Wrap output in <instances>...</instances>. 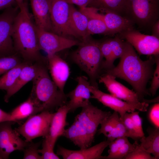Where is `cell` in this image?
Masks as SVG:
<instances>
[{
  "label": "cell",
  "mask_w": 159,
  "mask_h": 159,
  "mask_svg": "<svg viewBox=\"0 0 159 159\" xmlns=\"http://www.w3.org/2000/svg\"><path fill=\"white\" fill-rule=\"evenodd\" d=\"M99 43L90 38L81 42L71 56L73 62L88 75L91 85L97 87V80L102 70L104 61Z\"/></svg>",
  "instance_id": "cell-4"
},
{
  "label": "cell",
  "mask_w": 159,
  "mask_h": 159,
  "mask_svg": "<svg viewBox=\"0 0 159 159\" xmlns=\"http://www.w3.org/2000/svg\"><path fill=\"white\" fill-rule=\"evenodd\" d=\"M79 10L88 19L87 32L89 36L94 34L110 35L103 19L102 14L98 12V9L87 6L80 8Z\"/></svg>",
  "instance_id": "cell-20"
},
{
  "label": "cell",
  "mask_w": 159,
  "mask_h": 159,
  "mask_svg": "<svg viewBox=\"0 0 159 159\" xmlns=\"http://www.w3.org/2000/svg\"><path fill=\"white\" fill-rule=\"evenodd\" d=\"M39 153L41 154L42 159H59L58 156L54 152V148L50 146L47 143L43 141L42 148L39 149Z\"/></svg>",
  "instance_id": "cell-42"
},
{
  "label": "cell",
  "mask_w": 159,
  "mask_h": 159,
  "mask_svg": "<svg viewBox=\"0 0 159 159\" xmlns=\"http://www.w3.org/2000/svg\"><path fill=\"white\" fill-rule=\"evenodd\" d=\"M148 135L139 140L140 145L149 153L155 159L159 158V129L149 127L147 129Z\"/></svg>",
  "instance_id": "cell-25"
},
{
  "label": "cell",
  "mask_w": 159,
  "mask_h": 159,
  "mask_svg": "<svg viewBox=\"0 0 159 159\" xmlns=\"http://www.w3.org/2000/svg\"><path fill=\"white\" fill-rule=\"evenodd\" d=\"M125 16L140 28L151 29L159 18V0H127Z\"/></svg>",
  "instance_id": "cell-5"
},
{
  "label": "cell",
  "mask_w": 159,
  "mask_h": 159,
  "mask_svg": "<svg viewBox=\"0 0 159 159\" xmlns=\"http://www.w3.org/2000/svg\"><path fill=\"white\" fill-rule=\"evenodd\" d=\"M54 113L43 111L32 115L15 131L22 136L27 142L40 137H45L48 134Z\"/></svg>",
  "instance_id": "cell-7"
},
{
  "label": "cell",
  "mask_w": 159,
  "mask_h": 159,
  "mask_svg": "<svg viewBox=\"0 0 159 159\" xmlns=\"http://www.w3.org/2000/svg\"><path fill=\"white\" fill-rule=\"evenodd\" d=\"M18 6L5 9L0 14V56L16 53L12 38L14 21L19 12Z\"/></svg>",
  "instance_id": "cell-10"
},
{
  "label": "cell",
  "mask_w": 159,
  "mask_h": 159,
  "mask_svg": "<svg viewBox=\"0 0 159 159\" xmlns=\"http://www.w3.org/2000/svg\"><path fill=\"white\" fill-rule=\"evenodd\" d=\"M76 80L77 82L76 87L67 94L69 99L66 104L69 112H73L77 109L83 107L90 103L91 95L89 86L91 84L88 78L84 76H80Z\"/></svg>",
  "instance_id": "cell-14"
},
{
  "label": "cell",
  "mask_w": 159,
  "mask_h": 159,
  "mask_svg": "<svg viewBox=\"0 0 159 159\" xmlns=\"http://www.w3.org/2000/svg\"><path fill=\"white\" fill-rule=\"evenodd\" d=\"M34 24L37 27L52 32L49 5L48 0H29Z\"/></svg>",
  "instance_id": "cell-19"
},
{
  "label": "cell",
  "mask_w": 159,
  "mask_h": 159,
  "mask_svg": "<svg viewBox=\"0 0 159 159\" xmlns=\"http://www.w3.org/2000/svg\"><path fill=\"white\" fill-rule=\"evenodd\" d=\"M89 88L91 94V98L97 100L104 106L117 112L120 119L127 112L130 113L136 110L146 112L149 104L144 102L132 104L123 101L111 94L105 93L100 90L98 87L90 85Z\"/></svg>",
  "instance_id": "cell-8"
},
{
  "label": "cell",
  "mask_w": 159,
  "mask_h": 159,
  "mask_svg": "<svg viewBox=\"0 0 159 159\" xmlns=\"http://www.w3.org/2000/svg\"><path fill=\"white\" fill-rule=\"evenodd\" d=\"M40 144V142L34 143L32 141L29 142L23 150L24 153L23 159H42L38 152Z\"/></svg>",
  "instance_id": "cell-34"
},
{
  "label": "cell",
  "mask_w": 159,
  "mask_h": 159,
  "mask_svg": "<svg viewBox=\"0 0 159 159\" xmlns=\"http://www.w3.org/2000/svg\"><path fill=\"white\" fill-rule=\"evenodd\" d=\"M15 18L12 38L14 50L23 60L31 63L45 61L40 52L36 26L24 1Z\"/></svg>",
  "instance_id": "cell-2"
},
{
  "label": "cell",
  "mask_w": 159,
  "mask_h": 159,
  "mask_svg": "<svg viewBox=\"0 0 159 159\" xmlns=\"http://www.w3.org/2000/svg\"><path fill=\"white\" fill-rule=\"evenodd\" d=\"M11 121L0 123V156L2 159L9 158L10 154L17 150L23 151L29 142L22 140L13 130Z\"/></svg>",
  "instance_id": "cell-12"
},
{
  "label": "cell",
  "mask_w": 159,
  "mask_h": 159,
  "mask_svg": "<svg viewBox=\"0 0 159 159\" xmlns=\"http://www.w3.org/2000/svg\"><path fill=\"white\" fill-rule=\"evenodd\" d=\"M154 63V56H150L147 60H142L133 47L125 41L124 51L119 63L105 72L128 83L142 102L144 96L149 94L146 85L153 75Z\"/></svg>",
  "instance_id": "cell-1"
},
{
  "label": "cell",
  "mask_w": 159,
  "mask_h": 159,
  "mask_svg": "<svg viewBox=\"0 0 159 159\" xmlns=\"http://www.w3.org/2000/svg\"><path fill=\"white\" fill-rule=\"evenodd\" d=\"M156 67L153 74V78L148 92L153 96L155 95L159 87V54L153 55Z\"/></svg>",
  "instance_id": "cell-36"
},
{
  "label": "cell",
  "mask_w": 159,
  "mask_h": 159,
  "mask_svg": "<svg viewBox=\"0 0 159 159\" xmlns=\"http://www.w3.org/2000/svg\"><path fill=\"white\" fill-rule=\"evenodd\" d=\"M110 142L107 140L93 146L78 150H69L58 146L57 154L61 156L64 159H102L103 156L102 154L105 149L108 146Z\"/></svg>",
  "instance_id": "cell-17"
},
{
  "label": "cell",
  "mask_w": 159,
  "mask_h": 159,
  "mask_svg": "<svg viewBox=\"0 0 159 159\" xmlns=\"http://www.w3.org/2000/svg\"><path fill=\"white\" fill-rule=\"evenodd\" d=\"M112 113L103 111L90 102L82 107L81 112L75 117L85 129L90 138L94 140L99 125Z\"/></svg>",
  "instance_id": "cell-13"
},
{
  "label": "cell",
  "mask_w": 159,
  "mask_h": 159,
  "mask_svg": "<svg viewBox=\"0 0 159 159\" xmlns=\"http://www.w3.org/2000/svg\"><path fill=\"white\" fill-rule=\"evenodd\" d=\"M102 14L103 19L110 35L119 34L134 29V24L129 19L113 11H106Z\"/></svg>",
  "instance_id": "cell-21"
},
{
  "label": "cell",
  "mask_w": 159,
  "mask_h": 159,
  "mask_svg": "<svg viewBox=\"0 0 159 159\" xmlns=\"http://www.w3.org/2000/svg\"><path fill=\"white\" fill-rule=\"evenodd\" d=\"M138 144L137 141L132 144L128 140L120 148L111 159H123L126 155L133 150Z\"/></svg>",
  "instance_id": "cell-38"
},
{
  "label": "cell",
  "mask_w": 159,
  "mask_h": 159,
  "mask_svg": "<svg viewBox=\"0 0 159 159\" xmlns=\"http://www.w3.org/2000/svg\"><path fill=\"white\" fill-rule=\"evenodd\" d=\"M39 113L29 97L25 101L16 107L10 113L12 122H18Z\"/></svg>",
  "instance_id": "cell-27"
},
{
  "label": "cell",
  "mask_w": 159,
  "mask_h": 159,
  "mask_svg": "<svg viewBox=\"0 0 159 159\" xmlns=\"http://www.w3.org/2000/svg\"><path fill=\"white\" fill-rule=\"evenodd\" d=\"M62 136L70 140L80 149L89 147L94 141L79 121L75 119L72 125L65 129Z\"/></svg>",
  "instance_id": "cell-24"
},
{
  "label": "cell",
  "mask_w": 159,
  "mask_h": 159,
  "mask_svg": "<svg viewBox=\"0 0 159 159\" xmlns=\"http://www.w3.org/2000/svg\"><path fill=\"white\" fill-rule=\"evenodd\" d=\"M130 44L140 55L153 56L159 54V38L145 34L134 29L117 34Z\"/></svg>",
  "instance_id": "cell-9"
},
{
  "label": "cell",
  "mask_w": 159,
  "mask_h": 159,
  "mask_svg": "<svg viewBox=\"0 0 159 159\" xmlns=\"http://www.w3.org/2000/svg\"><path fill=\"white\" fill-rule=\"evenodd\" d=\"M111 46L112 59L114 62L115 60L120 58L124 51L125 41L120 38L118 34L113 38H109Z\"/></svg>",
  "instance_id": "cell-32"
},
{
  "label": "cell",
  "mask_w": 159,
  "mask_h": 159,
  "mask_svg": "<svg viewBox=\"0 0 159 159\" xmlns=\"http://www.w3.org/2000/svg\"><path fill=\"white\" fill-rule=\"evenodd\" d=\"M132 119L136 133L140 139L145 136L142 127V120L139 112L136 111L130 113Z\"/></svg>",
  "instance_id": "cell-39"
},
{
  "label": "cell",
  "mask_w": 159,
  "mask_h": 159,
  "mask_svg": "<svg viewBox=\"0 0 159 159\" xmlns=\"http://www.w3.org/2000/svg\"><path fill=\"white\" fill-rule=\"evenodd\" d=\"M69 4H75L80 8L88 6L92 0H65Z\"/></svg>",
  "instance_id": "cell-43"
},
{
  "label": "cell",
  "mask_w": 159,
  "mask_h": 159,
  "mask_svg": "<svg viewBox=\"0 0 159 159\" xmlns=\"http://www.w3.org/2000/svg\"><path fill=\"white\" fill-rule=\"evenodd\" d=\"M28 62L24 60L3 74L0 77V90H5L6 92L8 91L14 84L23 68Z\"/></svg>",
  "instance_id": "cell-28"
},
{
  "label": "cell",
  "mask_w": 159,
  "mask_h": 159,
  "mask_svg": "<svg viewBox=\"0 0 159 159\" xmlns=\"http://www.w3.org/2000/svg\"><path fill=\"white\" fill-rule=\"evenodd\" d=\"M47 65L51 78L61 91L64 92L70 69L67 62L56 54H48Z\"/></svg>",
  "instance_id": "cell-16"
},
{
  "label": "cell",
  "mask_w": 159,
  "mask_h": 159,
  "mask_svg": "<svg viewBox=\"0 0 159 159\" xmlns=\"http://www.w3.org/2000/svg\"><path fill=\"white\" fill-rule=\"evenodd\" d=\"M39 62H28L23 68L14 84L7 92L4 97L7 102L10 98L25 85L33 79L37 72Z\"/></svg>",
  "instance_id": "cell-23"
},
{
  "label": "cell",
  "mask_w": 159,
  "mask_h": 159,
  "mask_svg": "<svg viewBox=\"0 0 159 159\" xmlns=\"http://www.w3.org/2000/svg\"><path fill=\"white\" fill-rule=\"evenodd\" d=\"M127 129L130 138L135 140H139L135 131L132 119L130 113H126L121 119Z\"/></svg>",
  "instance_id": "cell-41"
},
{
  "label": "cell",
  "mask_w": 159,
  "mask_h": 159,
  "mask_svg": "<svg viewBox=\"0 0 159 159\" xmlns=\"http://www.w3.org/2000/svg\"><path fill=\"white\" fill-rule=\"evenodd\" d=\"M36 28L39 49L47 54H56L73 46H78L81 42L42 30L36 26Z\"/></svg>",
  "instance_id": "cell-11"
},
{
  "label": "cell",
  "mask_w": 159,
  "mask_h": 159,
  "mask_svg": "<svg viewBox=\"0 0 159 159\" xmlns=\"http://www.w3.org/2000/svg\"><path fill=\"white\" fill-rule=\"evenodd\" d=\"M23 61L16 53L9 55L0 56V75L17 66Z\"/></svg>",
  "instance_id": "cell-29"
},
{
  "label": "cell",
  "mask_w": 159,
  "mask_h": 159,
  "mask_svg": "<svg viewBox=\"0 0 159 159\" xmlns=\"http://www.w3.org/2000/svg\"><path fill=\"white\" fill-rule=\"evenodd\" d=\"M130 138V135L120 117L117 120L115 127L106 137L110 142L120 137Z\"/></svg>",
  "instance_id": "cell-31"
},
{
  "label": "cell",
  "mask_w": 159,
  "mask_h": 159,
  "mask_svg": "<svg viewBox=\"0 0 159 159\" xmlns=\"http://www.w3.org/2000/svg\"><path fill=\"white\" fill-rule=\"evenodd\" d=\"M6 121L12 122L10 114L0 108V123Z\"/></svg>",
  "instance_id": "cell-45"
},
{
  "label": "cell",
  "mask_w": 159,
  "mask_h": 159,
  "mask_svg": "<svg viewBox=\"0 0 159 159\" xmlns=\"http://www.w3.org/2000/svg\"><path fill=\"white\" fill-rule=\"evenodd\" d=\"M127 0H92L88 6L104 12L109 11L124 16Z\"/></svg>",
  "instance_id": "cell-26"
},
{
  "label": "cell",
  "mask_w": 159,
  "mask_h": 159,
  "mask_svg": "<svg viewBox=\"0 0 159 159\" xmlns=\"http://www.w3.org/2000/svg\"><path fill=\"white\" fill-rule=\"evenodd\" d=\"M116 77L107 73L100 75V83H103L110 94L128 102L136 104L142 102L137 93L117 81Z\"/></svg>",
  "instance_id": "cell-15"
},
{
  "label": "cell",
  "mask_w": 159,
  "mask_h": 159,
  "mask_svg": "<svg viewBox=\"0 0 159 159\" xmlns=\"http://www.w3.org/2000/svg\"><path fill=\"white\" fill-rule=\"evenodd\" d=\"M29 97L38 112H52L67 103V94L60 90L49 74L47 60L39 64L37 74Z\"/></svg>",
  "instance_id": "cell-3"
},
{
  "label": "cell",
  "mask_w": 159,
  "mask_h": 159,
  "mask_svg": "<svg viewBox=\"0 0 159 159\" xmlns=\"http://www.w3.org/2000/svg\"><path fill=\"white\" fill-rule=\"evenodd\" d=\"M48 1L49 5L52 32L71 39H79L69 25V4L65 0Z\"/></svg>",
  "instance_id": "cell-6"
},
{
  "label": "cell",
  "mask_w": 159,
  "mask_h": 159,
  "mask_svg": "<svg viewBox=\"0 0 159 159\" xmlns=\"http://www.w3.org/2000/svg\"><path fill=\"white\" fill-rule=\"evenodd\" d=\"M127 137H122L117 138L110 142L108 145V155L102 156V159H111L118 152L120 148L128 140Z\"/></svg>",
  "instance_id": "cell-35"
},
{
  "label": "cell",
  "mask_w": 159,
  "mask_h": 159,
  "mask_svg": "<svg viewBox=\"0 0 159 159\" xmlns=\"http://www.w3.org/2000/svg\"><path fill=\"white\" fill-rule=\"evenodd\" d=\"M69 22L70 27L78 36L81 42L90 38L87 32L88 19L73 5L69 4Z\"/></svg>",
  "instance_id": "cell-22"
},
{
  "label": "cell",
  "mask_w": 159,
  "mask_h": 159,
  "mask_svg": "<svg viewBox=\"0 0 159 159\" xmlns=\"http://www.w3.org/2000/svg\"><path fill=\"white\" fill-rule=\"evenodd\" d=\"M119 118L118 113L114 111L101 123L100 128L98 131L99 133L103 134L106 137L113 130Z\"/></svg>",
  "instance_id": "cell-33"
},
{
  "label": "cell",
  "mask_w": 159,
  "mask_h": 159,
  "mask_svg": "<svg viewBox=\"0 0 159 159\" xmlns=\"http://www.w3.org/2000/svg\"><path fill=\"white\" fill-rule=\"evenodd\" d=\"M0 159H2L1 158V157L0 156Z\"/></svg>",
  "instance_id": "cell-47"
},
{
  "label": "cell",
  "mask_w": 159,
  "mask_h": 159,
  "mask_svg": "<svg viewBox=\"0 0 159 159\" xmlns=\"http://www.w3.org/2000/svg\"><path fill=\"white\" fill-rule=\"evenodd\" d=\"M17 6L15 0H0V10Z\"/></svg>",
  "instance_id": "cell-44"
},
{
  "label": "cell",
  "mask_w": 159,
  "mask_h": 159,
  "mask_svg": "<svg viewBox=\"0 0 159 159\" xmlns=\"http://www.w3.org/2000/svg\"><path fill=\"white\" fill-rule=\"evenodd\" d=\"M124 159H155L151 154L143 149L139 144L132 151L126 155Z\"/></svg>",
  "instance_id": "cell-37"
},
{
  "label": "cell",
  "mask_w": 159,
  "mask_h": 159,
  "mask_svg": "<svg viewBox=\"0 0 159 159\" xmlns=\"http://www.w3.org/2000/svg\"><path fill=\"white\" fill-rule=\"evenodd\" d=\"M148 120L154 127L159 129V103L155 102L150 108L148 113Z\"/></svg>",
  "instance_id": "cell-40"
},
{
  "label": "cell",
  "mask_w": 159,
  "mask_h": 159,
  "mask_svg": "<svg viewBox=\"0 0 159 159\" xmlns=\"http://www.w3.org/2000/svg\"><path fill=\"white\" fill-rule=\"evenodd\" d=\"M68 112V108L66 104L59 107L54 113L48 133L44 140L53 148L58 138L62 136L65 127L68 124L66 118Z\"/></svg>",
  "instance_id": "cell-18"
},
{
  "label": "cell",
  "mask_w": 159,
  "mask_h": 159,
  "mask_svg": "<svg viewBox=\"0 0 159 159\" xmlns=\"http://www.w3.org/2000/svg\"><path fill=\"white\" fill-rule=\"evenodd\" d=\"M99 47L103 57L105 59L102 64V69L106 70L113 68L115 66L112 59V52L109 38L100 42Z\"/></svg>",
  "instance_id": "cell-30"
},
{
  "label": "cell",
  "mask_w": 159,
  "mask_h": 159,
  "mask_svg": "<svg viewBox=\"0 0 159 159\" xmlns=\"http://www.w3.org/2000/svg\"><path fill=\"white\" fill-rule=\"evenodd\" d=\"M152 35L159 38V20L157 21L153 25L151 29Z\"/></svg>",
  "instance_id": "cell-46"
}]
</instances>
